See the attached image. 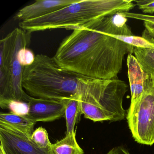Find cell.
I'll return each instance as SVG.
<instances>
[{
	"label": "cell",
	"instance_id": "6da1fadb",
	"mask_svg": "<svg viewBox=\"0 0 154 154\" xmlns=\"http://www.w3.org/2000/svg\"><path fill=\"white\" fill-rule=\"evenodd\" d=\"M127 19L118 13L76 28L63 40L53 57L62 69L85 77L112 80L134 47L110 35H133Z\"/></svg>",
	"mask_w": 154,
	"mask_h": 154
},
{
	"label": "cell",
	"instance_id": "5bb4252c",
	"mask_svg": "<svg viewBox=\"0 0 154 154\" xmlns=\"http://www.w3.org/2000/svg\"><path fill=\"white\" fill-rule=\"evenodd\" d=\"M133 54L145 73L154 76V48H134Z\"/></svg>",
	"mask_w": 154,
	"mask_h": 154
},
{
	"label": "cell",
	"instance_id": "e0dca14e",
	"mask_svg": "<svg viewBox=\"0 0 154 154\" xmlns=\"http://www.w3.org/2000/svg\"><path fill=\"white\" fill-rule=\"evenodd\" d=\"M35 56L33 51L27 48H22L19 52V61L23 67L32 64L35 61Z\"/></svg>",
	"mask_w": 154,
	"mask_h": 154
},
{
	"label": "cell",
	"instance_id": "7a4b0ae2",
	"mask_svg": "<svg viewBox=\"0 0 154 154\" xmlns=\"http://www.w3.org/2000/svg\"><path fill=\"white\" fill-rule=\"evenodd\" d=\"M111 81L66 71L59 67L53 57L38 54L32 64L24 67L22 84L24 90L34 98L65 100L79 96L82 100L101 106V101Z\"/></svg>",
	"mask_w": 154,
	"mask_h": 154
},
{
	"label": "cell",
	"instance_id": "ac0fdd59",
	"mask_svg": "<svg viewBox=\"0 0 154 154\" xmlns=\"http://www.w3.org/2000/svg\"><path fill=\"white\" fill-rule=\"evenodd\" d=\"M136 5L145 14H152L154 13V0L134 1Z\"/></svg>",
	"mask_w": 154,
	"mask_h": 154
},
{
	"label": "cell",
	"instance_id": "5b68a950",
	"mask_svg": "<svg viewBox=\"0 0 154 154\" xmlns=\"http://www.w3.org/2000/svg\"><path fill=\"white\" fill-rule=\"evenodd\" d=\"M134 140L143 145L154 144V76L145 73L144 89L139 101L126 115Z\"/></svg>",
	"mask_w": 154,
	"mask_h": 154
},
{
	"label": "cell",
	"instance_id": "9c48e42d",
	"mask_svg": "<svg viewBox=\"0 0 154 154\" xmlns=\"http://www.w3.org/2000/svg\"><path fill=\"white\" fill-rule=\"evenodd\" d=\"M128 76L131 93L130 107L136 105L140 100L144 89L145 73L132 54H129L127 58Z\"/></svg>",
	"mask_w": 154,
	"mask_h": 154
},
{
	"label": "cell",
	"instance_id": "3957f363",
	"mask_svg": "<svg viewBox=\"0 0 154 154\" xmlns=\"http://www.w3.org/2000/svg\"><path fill=\"white\" fill-rule=\"evenodd\" d=\"M132 0H78L55 12L20 22V29L36 31L66 29L73 30L108 16L129 12L136 5Z\"/></svg>",
	"mask_w": 154,
	"mask_h": 154
},
{
	"label": "cell",
	"instance_id": "9a60e30c",
	"mask_svg": "<svg viewBox=\"0 0 154 154\" xmlns=\"http://www.w3.org/2000/svg\"><path fill=\"white\" fill-rule=\"evenodd\" d=\"M111 36L132 46L134 48H154V45L149 42L142 37L134 35H110Z\"/></svg>",
	"mask_w": 154,
	"mask_h": 154
},
{
	"label": "cell",
	"instance_id": "4fadbf2b",
	"mask_svg": "<svg viewBox=\"0 0 154 154\" xmlns=\"http://www.w3.org/2000/svg\"><path fill=\"white\" fill-rule=\"evenodd\" d=\"M81 113L85 118L89 119L94 122L109 121L113 122V119L101 106L94 104L91 102L81 99Z\"/></svg>",
	"mask_w": 154,
	"mask_h": 154
},
{
	"label": "cell",
	"instance_id": "8992f818",
	"mask_svg": "<svg viewBox=\"0 0 154 154\" xmlns=\"http://www.w3.org/2000/svg\"><path fill=\"white\" fill-rule=\"evenodd\" d=\"M0 141V148L5 154H54L51 148H41L24 134L2 124Z\"/></svg>",
	"mask_w": 154,
	"mask_h": 154
},
{
	"label": "cell",
	"instance_id": "30bf717a",
	"mask_svg": "<svg viewBox=\"0 0 154 154\" xmlns=\"http://www.w3.org/2000/svg\"><path fill=\"white\" fill-rule=\"evenodd\" d=\"M36 123L26 113L20 114L15 112L0 113V124L8 126L29 139L34 132Z\"/></svg>",
	"mask_w": 154,
	"mask_h": 154
},
{
	"label": "cell",
	"instance_id": "ba28073f",
	"mask_svg": "<svg viewBox=\"0 0 154 154\" xmlns=\"http://www.w3.org/2000/svg\"><path fill=\"white\" fill-rule=\"evenodd\" d=\"M78 0H37L33 4L20 9L15 19L21 21H27L46 16L55 12Z\"/></svg>",
	"mask_w": 154,
	"mask_h": 154
},
{
	"label": "cell",
	"instance_id": "7c38bea8",
	"mask_svg": "<svg viewBox=\"0 0 154 154\" xmlns=\"http://www.w3.org/2000/svg\"><path fill=\"white\" fill-rule=\"evenodd\" d=\"M76 132L66 134L65 137L54 144L51 149L54 154H84L83 150L77 143Z\"/></svg>",
	"mask_w": 154,
	"mask_h": 154
},
{
	"label": "cell",
	"instance_id": "d6986e66",
	"mask_svg": "<svg viewBox=\"0 0 154 154\" xmlns=\"http://www.w3.org/2000/svg\"><path fill=\"white\" fill-rule=\"evenodd\" d=\"M145 29L142 32V37L154 45V24L148 21H144Z\"/></svg>",
	"mask_w": 154,
	"mask_h": 154
},
{
	"label": "cell",
	"instance_id": "7402d4cb",
	"mask_svg": "<svg viewBox=\"0 0 154 154\" xmlns=\"http://www.w3.org/2000/svg\"><path fill=\"white\" fill-rule=\"evenodd\" d=\"M0 154H5L4 151H3V150L1 148H0Z\"/></svg>",
	"mask_w": 154,
	"mask_h": 154
},
{
	"label": "cell",
	"instance_id": "44dd1931",
	"mask_svg": "<svg viewBox=\"0 0 154 154\" xmlns=\"http://www.w3.org/2000/svg\"><path fill=\"white\" fill-rule=\"evenodd\" d=\"M107 154H131L126 149L121 146H116L112 149Z\"/></svg>",
	"mask_w": 154,
	"mask_h": 154
},
{
	"label": "cell",
	"instance_id": "2e32d148",
	"mask_svg": "<svg viewBox=\"0 0 154 154\" xmlns=\"http://www.w3.org/2000/svg\"><path fill=\"white\" fill-rule=\"evenodd\" d=\"M30 140L41 148H51L52 144L49 140L48 133L43 127H39L34 131Z\"/></svg>",
	"mask_w": 154,
	"mask_h": 154
},
{
	"label": "cell",
	"instance_id": "277c9868",
	"mask_svg": "<svg viewBox=\"0 0 154 154\" xmlns=\"http://www.w3.org/2000/svg\"><path fill=\"white\" fill-rule=\"evenodd\" d=\"M30 41V33L18 28L0 41V68L7 70L10 75L13 102L28 103L32 98L22 86L24 67L18 59L19 52L27 47Z\"/></svg>",
	"mask_w": 154,
	"mask_h": 154
},
{
	"label": "cell",
	"instance_id": "ffe728a7",
	"mask_svg": "<svg viewBox=\"0 0 154 154\" xmlns=\"http://www.w3.org/2000/svg\"><path fill=\"white\" fill-rule=\"evenodd\" d=\"M122 16L127 18L134 19L143 20V21H148L154 24V16L151 15H143L137 13H131L129 12H120Z\"/></svg>",
	"mask_w": 154,
	"mask_h": 154
},
{
	"label": "cell",
	"instance_id": "8fae6325",
	"mask_svg": "<svg viewBox=\"0 0 154 154\" xmlns=\"http://www.w3.org/2000/svg\"><path fill=\"white\" fill-rule=\"evenodd\" d=\"M82 97L75 96L66 99V101L65 117L66 121V134L75 132V127L81 113V100Z\"/></svg>",
	"mask_w": 154,
	"mask_h": 154
},
{
	"label": "cell",
	"instance_id": "52a82bcc",
	"mask_svg": "<svg viewBox=\"0 0 154 154\" xmlns=\"http://www.w3.org/2000/svg\"><path fill=\"white\" fill-rule=\"evenodd\" d=\"M66 100H54L32 97L26 114L35 122H49L65 116Z\"/></svg>",
	"mask_w": 154,
	"mask_h": 154
}]
</instances>
